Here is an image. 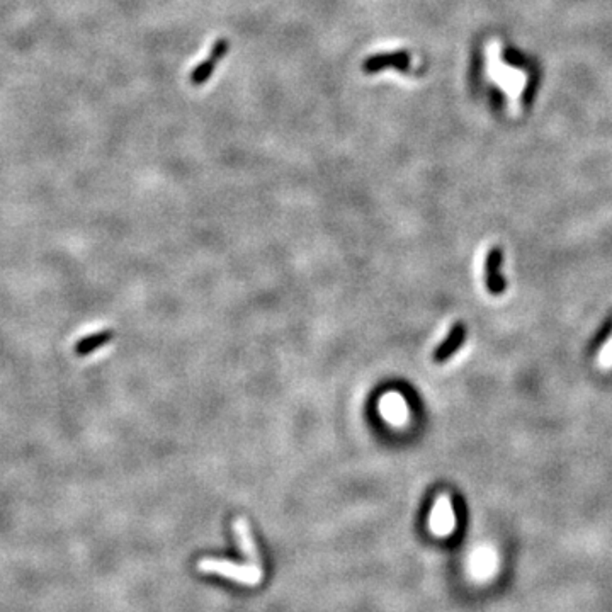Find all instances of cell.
<instances>
[{
    "mask_svg": "<svg viewBox=\"0 0 612 612\" xmlns=\"http://www.w3.org/2000/svg\"><path fill=\"white\" fill-rule=\"evenodd\" d=\"M502 254L499 249H493L486 257L485 264V276H486V288L493 295H500L505 291V279L500 274L502 267Z\"/></svg>",
    "mask_w": 612,
    "mask_h": 612,
    "instance_id": "5b68a950",
    "label": "cell"
},
{
    "mask_svg": "<svg viewBox=\"0 0 612 612\" xmlns=\"http://www.w3.org/2000/svg\"><path fill=\"white\" fill-rule=\"evenodd\" d=\"M197 568L204 573H216L243 585H257L262 580V568L257 565H238L233 561L204 558L197 563Z\"/></svg>",
    "mask_w": 612,
    "mask_h": 612,
    "instance_id": "6da1fadb",
    "label": "cell"
},
{
    "mask_svg": "<svg viewBox=\"0 0 612 612\" xmlns=\"http://www.w3.org/2000/svg\"><path fill=\"white\" fill-rule=\"evenodd\" d=\"M465 338H466L465 325H463V323H456V325L452 326L449 336L446 337V340L436 349L434 352L436 363H444V361H447L449 357L454 356L456 351L465 344Z\"/></svg>",
    "mask_w": 612,
    "mask_h": 612,
    "instance_id": "8992f818",
    "label": "cell"
},
{
    "mask_svg": "<svg viewBox=\"0 0 612 612\" xmlns=\"http://www.w3.org/2000/svg\"><path fill=\"white\" fill-rule=\"evenodd\" d=\"M599 363L602 364L604 367H609V366H612V337L609 338V342H607V344L604 345L602 351H600Z\"/></svg>",
    "mask_w": 612,
    "mask_h": 612,
    "instance_id": "9c48e42d",
    "label": "cell"
},
{
    "mask_svg": "<svg viewBox=\"0 0 612 612\" xmlns=\"http://www.w3.org/2000/svg\"><path fill=\"white\" fill-rule=\"evenodd\" d=\"M410 62H412V56L406 51L378 53V55H372L371 58L364 60L363 72L364 74H376V72L386 70V68H397L400 72H406Z\"/></svg>",
    "mask_w": 612,
    "mask_h": 612,
    "instance_id": "7a4b0ae2",
    "label": "cell"
},
{
    "mask_svg": "<svg viewBox=\"0 0 612 612\" xmlns=\"http://www.w3.org/2000/svg\"><path fill=\"white\" fill-rule=\"evenodd\" d=\"M228 48H230V44H228V41L225 40V38L215 41V44H213L211 53H210V58L204 60V62H201L192 70L191 77H189V81H191L192 85H203V83H206L208 81H210V77L216 68V63H220L223 58H225V55L228 53Z\"/></svg>",
    "mask_w": 612,
    "mask_h": 612,
    "instance_id": "3957f363",
    "label": "cell"
},
{
    "mask_svg": "<svg viewBox=\"0 0 612 612\" xmlns=\"http://www.w3.org/2000/svg\"><path fill=\"white\" fill-rule=\"evenodd\" d=\"M431 527L432 531L440 536L449 534L452 527H454V512H452L449 495H446V493H443L437 499L434 508H432Z\"/></svg>",
    "mask_w": 612,
    "mask_h": 612,
    "instance_id": "277c9868",
    "label": "cell"
},
{
    "mask_svg": "<svg viewBox=\"0 0 612 612\" xmlns=\"http://www.w3.org/2000/svg\"><path fill=\"white\" fill-rule=\"evenodd\" d=\"M235 531H237L238 541H240V548L243 551V554H245V556L249 558L250 563L260 566V558H258L256 543H254L252 531H250L249 522H247V520L243 519V517H240V519H237V522H235Z\"/></svg>",
    "mask_w": 612,
    "mask_h": 612,
    "instance_id": "52a82bcc",
    "label": "cell"
},
{
    "mask_svg": "<svg viewBox=\"0 0 612 612\" xmlns=\"http://www.w3.org/2000/svg\"><path fill=\"white\" fill-rule=\"evenodd\" d=\"M113 338H114V330H102V332L92 333V336L89 337H83L82 340H78L77 345H75V354L81 357L89 356L90 352L97 351V349H101L102 345L109 344Z\"/></svg>",
    "mask_w": 612,
    "mask_h": 612,
    "instance_id": "ba28073f",
    "label": "cell"
}]
</instances>
